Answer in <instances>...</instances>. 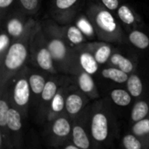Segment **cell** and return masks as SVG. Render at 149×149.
Returning a JSON list of instances; mask_svg holds the SVG:
<instances>
[{
	"label": "cell",
	"mask_w": 149,
	"mask_h": 149,
	"mask_svg": "<svg viewBox=\"0 0 149 149\" xmlns=\"http://www.w3.org/2000/svg\"><path fill=\"white\" fill-rule=\"evenodd\" d=\"M57 86L52 81H48L45 83V86L42 92V98L45 100H51L56 95Z\"/></svg>",
	"instance_id": "ffe728a7"
},
{
	"label": "cell",
	"mask_w": 149,
	"mask_h": 149,
	"mask_svg": "<svg viewBox=\"0 0 149 149\" xmlns=\"http://www.w3.org/2000/svg\"><path fill=\"white\" fill-rule=\"evenodd\" d=\"M77 0H57L56 4L59 9H67L71 7Z\"/></svg>",
	"instance_id": "f546056e"
},
{
	"label": "cell",
	"mask_w": 149,
	"mask_h": 149,
	"mask_svg": "<svg viewBox=\"0 0 149 149\" xmlns=\"http://www.w3.org/2000/svg\"><path fill=\"white\" fill-rule=\"evenodd\" d=\"M7 126L12 131H18L21 127V117L19 113L15 109H9L7 114Z\"/></svg>",
	"instance_id": "8fae6325"
},
{
	"label": "cell",
	"mask_w": 149,
	"mask_h": 149,
	"mask_svg": "<svg viewBox=\"0 0 149 149\" xmlns=\"http://www.w3.org/2000/svg\"><path fill=\"white\" fill-rule=\"evenodd\" d=\"M111 61L113 64H114L115 65H118L119 68L120 70H122L123 72L128 73L133 70V64L132 62L126 58L125 57L121 56L120 54L115 53L112 56L111 58Z\"/></svg>",
	"instance_id": "4fadbf2b"
},
{
	"label": "cell",
	"mask_w": 149,
	"mask_h": 149,
	"mask_svg": "<svg viewBox=\"0 0 149 149\" xmlns=\"http://www.w3.org/2000/svg\"><path fill=\"white\" fill-rule=\"evenodd\" d=\"M102 75L109 79H112L118 83H123L126 82L128 79L127 73L123 72L120 69L116 68H107L102 71Z\"/></svg>",
	"instance_id": "52a82bcc"
},
{
	"label": "cell",
	"mask_w": 149,
	"mask_h": 149,
	"mask_svg": "<svg viewBox=\"0 0 149 149\" xmlns=\"http://www.w3.org/2000/svg\"><path fill=\"white\" fill-rule=\"evenodd\" d=\"M110 54H111L110 47L107 46V45H103V46L100 47L98 49V51L96 52L95 58H96L97 62H99L100 64H103V63H105L108 59Z\"/></svg>",
	"instance_id": "cb8c5ba5"
},
{
	"label": "cell",
	"mask_w": 149,
	"mask_h": 149,
	"mask_svg": "<svg viewBox=\"0 0 149 149\" xmlns=\"http://www.w3.org/2000/svg\"><path fill=\"white\" fill-rule=\"evenodd\" d=\"M79 83V86H80L81 90L85 93H89V92L93 91V86H94L93 80L90 73H88L87 72H83L80 75Z\"/></svg>",
	"instance_id": "d6986e66"
},
{
	"label": "cell",
	"mask_w": 149,
	"mask_h": 149,
	"mask_svg": "<svg viewBox=\"0 0 149 149\" xmlns=\"http://www.w3.org/2000/svg\"><path fill=\"white\" fill-rule=\"evenodd\" d=\"M148 113V105L145 101H140L135 104L132 111V120L134 121H139L142 120Z\"/></svg>",
	"instance_id": "e0dca14e"
},
{
	"label": "cell",
	"mask_w": 149,
	"mask_h": 149,
	"mask_svg": "<svg viewBox=\"0 0 149 149\" xmlns=\"http://www.w3.org/2000/svg\"><path fill=\"white\" fill-rule=\"evenodd\" d=\"M133 131L136 135H144L149 133V120H141L134 126Z\"/></svg>",
	"instance_id": "7402d4cb"
},
{
	"label": "cell",
	"mask_w": 149,
	"mask_h": 149,
	"mask_svg": "<svg viewBox=\"0 0 149 149\" xmlns=\"http://www.w3.org/2000/svg\"><path fill=\"white\" fill-rule=\"evenodd\" d=\"M129 39L133 45L140 49H145L149 45L148 37L139 31H133L129 36Z\"/></svg>",
	"instance_id": "30bf717a"
},
{
	"label": "cell",
	"mask_w": 149,
	"mask_h": 149,
	"mask_svg": "<svg viewBox=\"0 0 149 149\" xmlns=\"http://www.w3.org/2000/svg\"><path fill=\"white\" fill-rule=\"evenodd\" d=\"M53 133L60 137L65 136L70 133L71 130V127L69 122L64 119V118H60L58 120H57L54 124H53V127H52Z\"/></svg>",
	"instance_id": "9a60e30c"
},
{
	"label": "cell",
	"mask_w": 149,
	"mask_h": 149,
	"mask_svg": "<svg viewBox=\"0 0 149 149\" xmlns=\"http://www.w3.org/2000/svg\"><path fill=\"white\" fill-rule=\"evenodd\" d=\"M27 56L25 47L19 43L12 45L5 57V65L10 70H16L24 62Z\"/></svg>",
	"instance_id": "6da1fadb"
},
{
	"label": "cell",
	"mask_w": 149,
	"mask_h": 149,
	"mask_svg": "<svg viewBox=\"0 0 149 149\" xmlns=\"http://www.w3.org/2000/svg\"><path fill=\"white\" fill-rule=\"evenodd\" d=\"M38 65L44 70H51L52 67V57L48 49H41L37 56Z\"/></svg>",
	"instance_id": "9c48e42d"
},
{
	"label": "cell",
	"mask_w": 149,
	"mask_h": 149,
	"mask_svg": "<svg viewBox=\"0 0 149 149\" xmlns=\"http://www.w3.org/2000/svg\"><path fill=\"white\" fill-rule=\"evenodd\" d=\"M127 88L133 96H140L142 92V83L141 79L137 75H132L127 79Z\"/></svg>",
	"instance_id": "2e32d148"
},
{
	"label": "cell",
	"mask_w": 149,
	"mask_h": 149,
	"mask_svg": "<svg viewBox=\"0 0 149 149\" xmlns=\"http://www.w3.org/2000/svg\"><path fill=\"white\" fill-rule=\"evenodd\" d=\"M21 3L26 10H34L37 7L38 0H20Z\"/></svg>",
	"instance_id": "4dcf8cb0"
},
{
	"label": "cell",
	"mask_w": 149,
	"mask_h": 149,
	"mask_svg": "<svg viewBox=\"0 0 149 149\" xmlns=\"http://www.w3.org/2000/svg\"><path fill=\"white\" fill-rule=\"evenodd\" d=\"M80 64L84 70L90 74H93L96 72L98 66H97V60L95 57L93 58L89 53H83L80 56Z\"/></svg>",
	"instance_id": "ba28073f"
},
{
	"label": "cell",
	"mask_w": 149,
	"mask_h": 149,
	"mask_svg": "<svg viewBox=\"0 0 149 149\" xmlns=\"http://www.w3.org/2000/svg\"><path fill=\"white\" fill-rule=\"evenodd\" d=\"M45 86V79L40 75H31L30 77V86L34 93H41Z\"/></svg>",
	"instance_id": "ac0fdd59"
},
{
	"label": "cell",
	"mask_w": 149,
	"mask_h": 149,
	"mask_svg": "<svg viewBox=\"0 0 149 149\" xmlns=\"http://www.w3.org/2000/svg\"><path fill=\"white\" fill-rule=\"evenodd\" d=\"M25 79L17 81L14 90V100L18 106H24L30 98V89Z\"/></svg>",
	"instance_id": "3957f363"
},
{
	"label": "cell",
	"mask_w": 149,
	"mask_h": 149,
	"mask_svg": "<svg viewBox=\"0 0 149 149\" xmlns=\"http://www.w3.org/2000/svg\"><path fill=\"white\" fill-rule=\"evenodd\" d=\"M48 50L52 54V57L55 60H61L65 58L66 50L64 43L58 39L52 40L48 45Z\"/></svg>",
	"instance_id": "5b68a950"
},
{
	"label": "cell",
	"mask_w": 149,
	"mask_h": 149,
	"mask_svg": "<svg viewBox=\"0 0 149 149\" xmlns=\"http://www.w3.org/2000/svg\"><path fill=\"white\" fill-rule=\"evenodd\" d=\"M52 109L55 112H60L64 107V100L60 94H56L52 99Z\"/></svg>",
	"instance_id": "f1b7e54d"
},
{
	"label": "cell",
	"mask_w": 149,
	"mask_h": 149,
	"mask_svg": "<svg viewBox=\"0 0 149 149\" xmlns=\"http://www.w3.org/2000/svg\"><path fill=\"white\" fill-rule=\"evenodd\" d=\"M77 24H78V27L80 29V31H81L82 32H84L86 35H87V36L93 35V26L90 24V23H89L85 17L79 18Z\"/></svg>",
	"instance_id": "4316f807"
},
{
	"label": "cell",
	"mask_w": 149,
	"mask_h": 149,
	"mask_svg": "<svg viewBox=\"0 0 149 149\" xmlns=\"http://www.w3.org/2000/svg\"><path fill=\"white\" fill-rule=\"evenodd\" d=\"M72 135H73V142L78 148L82 149H86L89 148V140L82 127L76 126L73 128Z\"/></svg>",
	"instance_id": "8992f818"
},
{
	"label": "cell",
	"mask_w": 149,
	"mask_h": 149,
	"mask_svg": "<svg viewBox=\"0 0 149 149\" xmlns=\"http://www.w3.org/2000/svg\"><path fill=\"white\" fill-rule=\"evenodd\" d=\"M124 147L127 149H141V144L140 141L133 135H127L123 139Z\"/></svg>",
	"instance_id": "484cf974"
},
{
	"label": "cell",
	"mask_w": 149,
	"mask_h": 149,
	"mask_svg": "<svg viewBox=\"0 0 149 149\" xmlns=\"http://www.w3.org/2000/svg\"><path fill=\"white\" fill-rule=\"evenodd\" d=\"M8 31L10 35L14 37L19 36L23 31V25L21 22L16 18L11 19L8 24Z\"/></svg>",
	"instance_id": "603a6c76"
},
{
	"label": "cell",
	"mask_w": 149,
	"mask_h": 149,
	"mask_svg": "<svg viewBox=\"0 0 149 149\" xmlns=\"http://www.w3.org/2000/svg\"><path fill=\"white\" fill-rule=\"evenodd\" d=\"M111 97L113 100V102L119 106H127L131 102V97L129 93H127L126 91L121 89H116L113 90L111 93Z\"/></svg>",
	"instance_id": "5bb4252c"
},
{
	"label": "cell",
	"mask_w": 149,
	"mask_h": 149,
	"mask_svg": "<svg viewBox=\"0 0 149 149\" xmlns=\"http://www.w3.org/2000/svg\"><path fill=\"white\" fill-rule=\"evenodd\" d=\"M108 134V126L107 117L102 113H97L93 118L92 134L93 137L99 141H105Z\"/></svg>",
	"instance_id": "7a4b0ae2"
},
{
	"label": "cell",
	"mask_w": 149,
	"mask_h": 149,
	"mask_svg": "<svg viewBox=\"0 0 149 149\" xmlns=\"http://www.w3.org/2000/svg\"><path fill=\"white\" fill-rule=\"evenodd\" d=\"M96 22L98 25L106 31L112 32L116 29V23L110 12L102 10L99 12L96 17Z\"/></svg>",
	"instance_id": "277c9868"
},
{
	"label": "cell",
	"mask_w": 149,
	"mask_h": 149,
	"mask_svg": "<svg viewBox=\"0 0 149 149\" xmlns=\"http://www.w3.org/2000/svg\"><path fill=\"white\" fill-rule=\"evenodd\" d=\"M103 3L110 10H115L119 6L118 0H102Z\"/></svg>",
	"instance_id": "1f68e13d"
},
{
	"label": "cell",
	"mask_w": 149,
	"mask_h": 149,
	"mask_svg": "<svg viewBox=\"0 0 149 149\" xmlns=\"http://www.w3.org/2000/svg\"><path fill=\"white\" fill-rule=\"evenodd\" d=\"M118 15H119L120 18L126 24H130L134 22V17L132 11L126 5H122L120 7L119 10H118Z\"/></svg>",
	"instance_id": "44dd1931"
},
{
	"label": "cell",
	"mask_w": 149,
	"mask_h": 149,
	"mask_svg": "<svg viewBox=\"0 0 149 149\" xmlns=\"http://www.w3.org/2000/svg\"><path fill=\"white\" fill-rule=\"evenodd\" d=\"M77 148H78V147H77L76 145H75V146H71V145H70V146H67V147L65 148V149H77Z\"/></svg>",
	"instance_id": "e575fe53"
},
{
	"label": "cell",
	"mask_w": 149,
	"mask_h": 149,
	"mask_svg": "<svg viewBox=\"0 0 149 149\" xmlns=\"http://www.w3.org/2000/svg\"><path fill=\"white\" fill-rule=\"evenodd\" d=\"M8 106L3 101H0V126L4 127L7 125V114H8Z\"/></svg>",
	"instance_id": "83f0119b"
},
{
	"label": "cell",
	"mask_w": 149,
	"mask_h": 149,
	"mask_svg": "<svg viewBox=\"0 0 149 149\" xmlns=\"http://www.w3.org/2000/svg\"><path fill=\"white\" fill-rule=\"evenodd\" d=\"M67 36H68V38L70 39V41L73 44H79V43L82 42V40H83V36H82L80 29L77 28L75 26H72L69 28Z\"/></svg>",
	"instance_id": "d4e9b609"
},
{
	"label": "cell",
	"mask_w": 149,
	"mask_h": 149,
	"mask_svg": "<svg viewBox=\"0 0 149 149\" xmlns=\"http://www.w3.org/2000/svg\"><path fill=\"white\" fill-rule=\"evenodd\" d=\"M82 99L77 94H72L68 96L66 100V110L71 114H75L79 113L82 107Z\"/></svg>",
	"instance_id": "7c38bea8"
},
{
	"label": "cell",
	"mask_w": 149,
	"mask_h": 149,
	"mask_svg": "<svg viewBox=\"0 0 149 149\" xmlns=\"http://www.w3.org/2000/svg\"><path fill=\"white\" fill-rule=\"evenodd\" d=\"M13 0H0V7L2 8H5L7 6H9Z\"/></svg>",
	"instance_id": "836d02e7"
},
{
	"label": "cell",
	"mask_w": 149,
	"mask_h": 149,
	"mask_svg": "<svg viewBox=\"0 0 149 149\" xmlns=\"http://www.w3.org/2000/svg\"><path fill=\"white\" fill-rule=\"evenodd\" d=\"M9 45V38L6 35L2 34L0 36V51L3 52V50L8 46Z\"/></svg>",
	"instance_id": "d6a6232c"
}]
</instances>
